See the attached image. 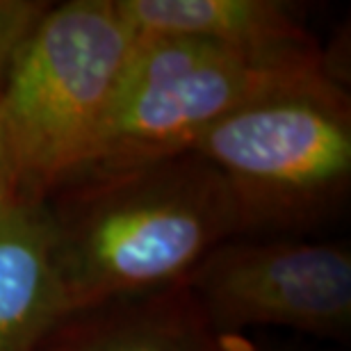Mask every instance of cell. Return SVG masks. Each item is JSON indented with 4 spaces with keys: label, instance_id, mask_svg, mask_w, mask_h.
<instances>
[{
    "label": "cell",
    "instance_id": "6da1fadb",
    "mask_svg": "<svg viewBox=\"0 0 351 351\" xmlns=\"http://www.w3.org/2000/svg\"><path fill=\"white\" fill-rule=\"evenodd\" d=\"M51 196L66 317L185 283L215 247L242 235L226 180L196 151L82 176Z\"/></svg>",
    "mask_w": 351,
    "mask_h": 351
},
{
    "label": "cell",
    "instance_id": "7a4b0ae2",
    "mask_svg": "<svg viewBox=\"0 0 351 351\" xmlns=\"http://www.w3.org/2000/svg\"><path fill=\"white\" fill-rule=\"evenodd\" d=\"M137 39L117 0H73L39 19L0 85L23 201H46L80 171Z\"/></svg>",
    "mask_w": 351,
    "mask_h": 351
},
{
    "label": "cell",
    "instance_id": "3957f363",
    "mask_svg": "<svg viewBox=\"0 0 351 351\" xmlns=\"http://www.w3.org/2000/svg\"><path fill=\"white\" fill-rule=\"evenodd\" d=\"M192 151L226 180L244 237L311 226L349 192V98L326 66L228 112Z\"/></svg>",
    "mask_w": 351,
    "mask_h": 351
},
{
    "label": "cell",
    "instance_id": "277c9868",
    "mask_svg": "<svg viewBox=\"0 0 351 351\" xmlns=\"http://www.w3.org/2000/svg\"><path fill=\"white\" fill-rule=\"evenodd\" d=\"M322 69L326 62L313 41L258 53L192 37H139L71 180L192 151L228 112Z\"/></svg>",
    "mask_w": 351,
    "mask_h": 351
},
{
    "label": "cell",
    "instance_id": "5b68a950",
    "mask_svg": "<svg viewBox=\"0 0 351 351\" xmlns=\"http://www.w3.org/2000/svg\"><path fill=\"white\" fill-rule=\"evenodd\" d=\"M182 285L217 335L283 326L342 338L351 324L347 244L230 237L210 251Z\"/></svg>",
    "mask_w": 351,
    "mask_h": 351
},
{
    "label": "cell",
    "instance_id": "8992f818",
    "mask_svg": "<svg viewBox=\"0 0 351 351\" xmlns=\"http://www.w3.org/2000/svg\"><path fill=\"white\" fill-rule=\"evenodd\" d=\"M66 319L46 201L0 217V351H39Z\"/></svg>",
    "mask_w": 351,
    "mask_h": 351
},
{
    "label": "cell",
    "instance_id": "52a82bcc",
    "mask_svg": "<svg viewBox=\"0 0 351 351\" xmlns=\"http://www.w3.org/2000/svg\"><path fill=\"white\" fill-rule=\"evenodd\" d=\"M39 351H221L185 285L69 315Z\"/></svg>",
    "mask_w": 351,
    "mask_h": 351
},
{
    "label": "cell",
    "instance_id": "ba28073f",
    "mask_svg": "<svg viewBox=\"0 0 351 351\" xmlns=\"http://www.w3.org/2000/svg\"><path fill=\"white\" fill-rule=\"evenodd\" d=\"M139 37H192L242 51L311 44L287 3L276 0H117Z\"/></svg>",
    "mask_w": 351,
    "mask_h": 351
},
{
    "label": "cell",
    "instance_id": "9c48e42d",
    "mask_svg": "<svg viewBox=\"0 0 351 351\" xmlns=\"http://www.w3.org/2000/svg\"><path fill=\"white\" fill-rule=\"evenodd\" d=\"M46 10L48 5L37 0H0V85L19 48L30 37Z\"/></svg>",
    "mask_w": 351,
    "mask_h": 351
},
{
    "label": "cell",
    "instance_id": "30bf717a",
    "mask_svg": "<svg viewBox=\"0 0 351 351\" xmlns=\"http://www.w3.org/2000/svg\"><path fill=\"white\" fill-rule=\"evenodd\" d=\"M21 201L23 199H21L19 180H16V173H14L10 153H7L3 130H0V217Z\"/></svg>",
    "mask_w": 351,
    "mask_h": 351
}]
</instances>
